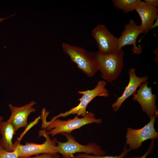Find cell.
Returning a JSON list of instances; mask_svg holds the SVG:
<instances>
[{"instance_id": "obj_1", "label": "cell", "mask_w": 158, "mask_h": 158, "mask_svg": "<svg viewBox=\"0 0 158 158\" xmlns=\"http://www.w3.org/2000/svg\"><path fill=\"white\" fill-rule=\"evenodd\" d=\"M49 113L45 108H43L40 116L42 121L41 128L47 131L48 134L53 137L58 134L71 133L74 130L79 129L84 126L92 123L101 124L102 120L95 118L94 113L87 112L86 115L82 118L76 116L72 119L67 121L59 119L47 121V118Z\"/></svg>"}, {"instance_id": "obj_2", "label": "cell", "mask_w": 158, "mask_h": 158, "mask_svg": "<svg viewBox=\"0 0 158 158\" xmlns=\"http://www.w3.org/2000/svg\"><path fill=\"white\" fill-rule=\"evenodd\" d=\"M92 53L101 76L109 83L117 79L123 66V51L121 49L108 54H102L98 51Z\"/></svg>"}, {"instance_id": "obj_3", "label": "cell", "mask_w": 158, "mask_h": 158, "mask_svg": "<svg viewBox=\"0 0 158 158\" xmlns=\"http://www.w3.org/2000/svg\"><path fill=\"white\" fill-rule=\"evenodd\" d=\"M62 47L64 52L87 76L93 77L98 71L97 62L92 52L64 43L62 44Z\"/></svg>"}, {"instance_id": "obj_4", "label": "cell", "mask_w": 158, "mask_h": 158, "mask_svg": "<svg viewBox=\"0 0 158 158\" xmlns=\"http://www.w3.org/2000/svg\"><path fill=\"white\" fill-rule=\"evenodd\" d=\"M39 136L45 138V141L42 144L26 142L24 145L21 144L17 140L13 143L14 151L17 153L18 158H27L33 155L47 153L55 154L56 153L57 146L55 139H51L49 135L45 129L40 130Z\"/></svg>"}, {"instance_id": "obj_5", "label": "cell", "mask_w": 158, "mask_h": 158, "mask_svg": "<svg viewBox=\"0 0 158 158\" xmlns=\"http://www.w3.org/2000/svg\"><path fill=\"white\" fill-rule=\"evenodd\" d=\"M65 136L67 141L65 142L59 141L56 138L57 145L56 148V153L62 154L63 157H68L77 152H84L87 154H92L96 156H104L106 152L101 147L94 142L83 145L78 142L74 137L71 133H62Z\"/></svg>"}, {"instance_id": "obj_6", "label": "cell", "mask_w": 158, "mask_h": 158, "mask_svg": "<svg viewBox=\"0 0 158 158\" xmlns=\"http://www.w3.org/2000/svg\"><path fill=\"white\" fill-rule=\"evenodd\" d=\"M106 82L103 80L99 81L96 87L92 90H87L83 91H78V93L82 94V96L78 100L80 101L78 104L68 111L61 113L54 117L51 120H54L60 117H66L71 114H77L78 116H85L87 111L86 108L87 105L94 98L97 96L108 97L109 93L105 87Z\"/></svg>"}, {"instance_id": "obj_7", "label": "cell", "mask_w": 158, "mask_h": 158, "mask_svg": "<svg viewBox=\"0 0 158 158\" xmlns=\"http://www.w3.org/2000/svg\"><path fill=\"white\" fill-rule=\"evenodd\" d=\"M157 116L154 115L150 117V121L140 129H133L130 127L127 129L126 145H128L130 151L137 149L147 140L158 138V132L154 128L155 121Z\"/></svg>"}, {"instance_id": "obj_8", "label": "cell", "mask_w": 158, "mask_h": 158, "mask_svg": "<svg viewBox=\"0 0 158 158\" xmlns=\"http://www.w3.org/2000/svg\"><path fill=\"white\" fill-rule=\"evenodd\" d=\"M92 35L98 44L100 54H108L117 50L118 38L112 34L103 24H98L92 30Z\"/></svg>"}, {"instance_id": "obj_9", "label": "cell", "mask_w": 158, "mask_h": 158, "mask_svg": "<svg viewBox=\"0 0 158 158\" xmlns=\"http://www.w3.org/2000/svg\"><path fill=\"white\" fill-rule=\"evenodd\" d=\"M148 83L147 80L140 85L139 88L133 95V99L140 104L142 111L150 118L158 115V110L156 105L157 96L152 94V87L148 86Z\"/></svg>"}, {"instance_id": "obj_10", "label": "cell", "mask_w": 158, "mask_h": 158, "mask_svg": "<svg viewBox=\"0 0 158 158\" xmlns=\"http://www.w3.org/2000/svg\"><path fill=\"white\" fill-rule=\"evenodd\" d=\"M135 10L139 14L141 20L140 25L142 29L141 34L145 33L139 40V42H140L149 30L158 26V9L141 0L136 6Z\"/></svg>"}, {"instance_id": "obj_11", "label": "cell", "mask_w": 158, "mask_h": 158, "mask_svg": "<svg viewBox=\"0 0 158 158\" xmlns=\"http://www.w3.org/2000/svg\"><path fill=\"white\" fill-rule=\"evenodd\" d=\"M142 29L140 25H138L132 19L125 26V29L121 33V36L118 38L117 50L127 45H132V51L133 54H140L142 48L141 45L137 46L136 42L139 35L141 34Z\"/></svg>"}, {"instance_id": "obj_12", "label": "cell", "mask_w": 158, "mask_h": 158, "mask_svg": "<svg viewBox=\"0 0 158 158\" xmlns=\"http://www.w3.org/2000/svg\"><path fill=\"white\" fill-rule=\"evenodd\" d=\"M36 104L34 101L20 107H16L11 104L8 105L11 111L9 118L16 131L20 128H26L28 126L27 119L28 116L31 113L35 111L36 109L33 107Z\"/></svg>"}, {"instance_id": "obj_13", "label": "cell", "mask_w": 158, "mask_h": 158, "mask_svg": "<svg viewBox=\"0 0 158 158\" xmlns=\"http://www.w3.org/2000/svg\"><path fill=\"white\" fill-rule=\"evenodd\" d=\"M129 81L128 85L121 96L118 97L116 101L112 105V109L115 111H117L123 102L128 97L135 94L137 89L143 82L148 79L147 76L140 77L136 74L135 69L131 68L128 71Z\"/></svg>"}, {"instance_id": "obj_14", "label": "cell", "mask_w": 158, "mask_h": 158, "mask_svg": "<svg viewBox=\"0 0 158 158\" xmlns=\"http://www.w3.org/2000/svg\"><path fill=\"white\" fill-rule=\"evenodd\" d=\"M16 131L10 121L8 119L0 123V133L1 135L0 139V146L9 152L14 151L12 142L13 135Z\"/></svg>"}, {"instance_id": "obj_15", "label": "cell", "mask_w": 158, "mask_h": 158, "mask_svg": "<svg viewBox=\"0 0 158 158\" xmlns=\"http://www.w3.org/2000/svg\"><path fill=\"white\" fill-rule=\"evenodd\" d=\"M140 0H112L114 6L125 13L133 11Z\"/></svg>"}, {"instance_id": "obj_16", "label": "cell", "mask_w": 158, "mask_h": 158, "mask_svg": "<svg viewBox=\"0 0 158 158\" xmlns=\"http://www.w3.org/2000/svg\"><path fill=\"white\" fill-rule=\"evenodd\" d=\"M129 151L127 147V145H126L124 147L123 152L118 156H96L85 153L79 154L75 156L77 158H125Z\"/></svg>"}, {"instance_id": "obj_17", "label": "cell", "mask_w": 158, "mask_h": 158, "mask_svg": "<svg viewBox=\"0 0 158 158\" xmlns=\"http://www.w3.org/2000/svg\"><path fill=\"white\" fill-rule=\"evenodd\" d=\"M0 158H18L17 153L8 152L0 146Z\"/></svg>"}, {"instance_id": "obj_18", "label": "cell", "mask_w": 158, "mask_h": 158, "mask_svg": "<svg viewBox=\"0 0 158 158\" xmlns=\"http://www.w3.org/2000/svg\"><path fill=\"white\" fill-rule=\"evenodd\" d=\"M154 146V140H153L151 144L146 152L143 155L140 157H133L129 158H146L152 150Z\"/></svg>"}, {"instance_id": "obj_19", "label": "cell", "mask_w": 158, "mask_h": 158, "mask_svg": "<svg viewBox=\"0 0 158 158\" xmlns=\"http://www.w3.org/2000/svg\"><path fill=\"white\" fill-rule=\"evenodd\" d=\"M27 158H55L54 154H51L43 153L31 156Z\"/></svg>"}, {"instance_id": "obj_20", "label": "cell", "mask_w": 158, "mask_h": 158, "mask_svg": "<svg viewBox=\"0 0 158 158\" xmlns=\"http://www.w3.org/2000/svg\"><path fill=\"white\" fill-rule=\"evenodd\" d=\"M144 1L153 7L157 8L158 6V0H145Z\"/></svg>"}, {"instance_id": "obj_21", "label": "cell", "mask_w": 158, "mask_h": 158, "mask_svg": "<svg viewBox=\"0 0 158 158\" xmlns=\"http://www.w3.org/2000/svg\"><path fill=\"white\" fill-rule=\"evenodd\" d=\"M12 16V15H10L9 16H8V17H7L6 18H0V23L2 22L4 20H5L8 18H9L10 17H11Z\"/></svg>"}, {"instance_id": "obj_22", "label": "cell", "mask_w": 158, "mask_h": 158, "mask_svg": "<svg viewBox=\"0 0 158 158\" xmlns=\"http://www.w3.org/2000/svg\"><path fill=\"white\" fill-rule=\"evenodd\" d=\"M60 158H77L75 155H73L72 156H69V157H65V158H63V157H62V158H61V157H60Z\"/></svg>"}, {"instance_id": "obj_23", "label": "cell", "mask_w": 158, "mask_h": 158, "mask_svg": "<svg viewBox=\"0 0 158 158\" xmlns=\"http://www.w3.org/2000/svg\"><path fill=\"white\" fill-rule=\"evenodd\" d=\"M55 158H60V157L58 154V153H56L54 154Z\"/></svg>"}, {"instance_id": "obj_24", "label": "cell", "mask_w": 158, "mask_h": 158, "mask_svg": "<svg viewBox=\"0 0 158 158\" xmlns=\"http://www.w3.org/2000/svg\"><path fill=\"white\" fill-rule=\"evenodd\" d=\"M4 118L2 116H0V123L3 120Z\"/></svg>"}]
</instances>
